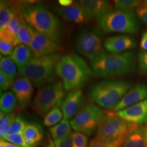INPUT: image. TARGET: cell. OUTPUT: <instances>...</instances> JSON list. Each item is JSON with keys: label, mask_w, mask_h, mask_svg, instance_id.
<instances>
[{"label": "cell", "mask_w": 147, "mask_h": 147, "mask_svg": "<svg viewBox=\"0 0 147 147\" xmlns=\"http://www.w3.org/2000/svg\"><path fill=\"white\" fill-rule=\"evenodd\" d=\"M94 74L83 58L76 54L61 57L56 66V74L61 79L65 91H71L84 87Z\"/></svg>", "instance_id": "1"}, {"label": "cell", "mask_w": 147, "mask_h": 147, "mask_svg": "<svg viewBox=\"0 0 147 147\" xmlns=\"http://www.w3.org/2000/svg\"><path fill=\"white\" fill-rule=\"evenodd\" d=\"M91 68L96 76L117 77L133 74L136 70V54L133 51L112 54L105 52L91 61Z\"/></svg>", "instance_id": "2"}, {"label": "cell", "mask_w": 147, "mask_h": 147, "mask_svg": "<svg viewBox=\"0 0 147 147\" xmlns=\"http://www.w3.org/2000/svg\"><path fill=\"white\" fill-rule=\"evenodd\" d=\"M21 11L23 18L32 29L60 43L62 38L61 24L57 16L45 5L38 3L28 5Z\"/></svg>", "instance_id": "3"}, {"label": "cell", "mask_w": 147, "mask_h": 147, "mask_svg": "<svg viewBox=\"0 0 147 147\" xmlns=\"http://www.w3.org/2000/svg\"><path fill=\"white\" fill-rule=\"evenodd\" d=\"M132 87L131 82L125 80H102L92 84L87 95L99 106L113 110Z\"/></svg>", "instance_id": "4"}, {"label": "cell", "mask_w": 147, "mask_h": 147, "mask_svg": "<svg viewBox=\"0 0 147 147\" xmlns=\"http://www.w3.org/2000/svg\"><path fill=\"white\" fill-rule=\"evenodd\" d=\"M60 58L57 54L34 57L20 74L29 79L37 88H42L55 82L56 66Z\"/></svg>", "instance_id": "5"}, {"label": "cell", "mask_w": 147, "mask_h": 147, "mask_svg": "<svg viewBox=\"0 0 147 147\" xmlns=\"http://www.w3.org/2000/svg\"><path fill=\"white\" fill-rule=\"evenodd\" d=\"M100 29L105 33L136 34L140 24L136 14L131 12L113 10L97 20Z\"/></svg>", "instance_id": "6"}, {"label": "cell", "mask_w": 147, "mask_h": 147, "mask_svg": "<svg viewBox=\"0 0 147 147\" xmlns=\"http://www.w3.org/2000/svg\"><path fill=\"white\" fill-rule=\"evenodd\" d=\"M138 125L123 120L115 112L108 113L97 129L96 138L103 142H113L125 139Z\"/></svg>", "instance_id": "7"}, {"label": "cell", "mask_w": 147, "mask_h": 147, "mask_svg": "<svg viewBox=\"0 0 147 147\" xmlns=\"http://www.w3.org/2000/svg\"><path fill=\"white\" fill-rule=\"evenodd\" d=\"M65 98L63 83L55 82L38 90L33 100V108L40 115L46 116L51 110L61 106Z\"/></svg>", "instance_id": "8"}, {"label": "cell", "mask_w": 147, "mask_h": 147, "mask_svg": "<svg viewBox=\"0 0 147 147\" xmlns=\"http://www.w3.org/2000/svg\"><path fill=\"white\" fill-rule=\"evenodd\" d=\"M107 113L99 106L93 104H86L71 119V127L75 131L91 136L97 131L100 123Z\"/></svg>", "instance_id": "9"}, {"label": "cell", "mask_w": 147, "mask_h": 147, "mask_svg": "<svg viewBox=\"0 0 147 147\" xmlns=\"http://www.w3.org/2000/svg\"><path fill=\"white\" fill-rule=\"evenodd\" d=\"M75 48L77 52L91 61L106 52L101 33L95 29H83L79 32Z\"/></svg>", "instance_id": "10"}, {"label": "cell", "mask_w": 147, "mask_h": 147, "mask_svg": "<svg viewBox=\"0 0 147 147\" xmlns=\"http://www.w3.org/2000/svg\"><path fill=\"white\" fill-rule=\"evenodd\" d=\"M32 41L30 47L34 57L55 54L61 50L60 44L32 29Z\"/></svg>", "instance_id": "11"}, {"label": "cell", "mask_w": 147, "mask_h": 147, "mask_svg": "<svg viewBox=\"0 0 147 147\" xmlns=\"http://www.w3.org/2000/svg\"><path fill=\"white\" fill-rule=\"evenodd\" d=\"M116 114L130 123L142 126L147 123V100L117 112Z\"/></svg>", "instance_id": "12"}, {"label": "cell", "mask_w": 147, "mask_h": 147, "mask_svg": "<svg viewBox=\"0 0 147 147\" xmlns=\"http://www.w3.org/2000/svg\"><path fill=\"white\" fill-rule=\"evenodd\" d=\"M104 48L112 54H120L135 49L136 42L133 37L121 34L108 38L104 42Z\"/></svg>", "instance_id": "13"}, {"label": "cell", "mask_w": 147, "mask_h": 147, "mask_svg": "<svg viewBox=\"0 0 147 147\" xmlns=\"http://www.w3.org/2000/svg\"><path fill=\"white\" fill-rule=\"evenodd\" d=\"M11 89L20 107L23 109L27 108L34 92L33 82L26 77L23 76L15 80Z\"/></svg>", "instance_id": "14"}, {"label": "cell", "mask_w": 147, "mask_h": 147, "mask_svg": "<svg viewBox=\"0 0 147 147\" xmlns=\"http://www.w3.org/2000/svg\"><path fill=\"white\" fill-rule=\"evenodd\" d=\"M54 10L58 15L65 21L76 23H87L89 19L80 1H74L68 7L56 5Z\"/></svg>", "instance_id": "15"}, {"label": "cell", "mask_w": 147, "mask_h": 147, "mask_svg": "<svg viewBox=\"0 0 147 147\" xmlns=\"http://www.w3.org/2000/svg\"><path fill=\"white\" fill-rule=\"evenodd\" d=\"M147 100V84L142 83L134 86L125 95L122 100L113 109V111H120L127 108Z\"/></svg>", "instance_id": "16"}, {"label": "cell", "mask_w": 147, "mask_h": 147, "mask_svg": "<svg viewBox=\"0 0 147 147\" xmlns=\"http://www.w3.org/2000/svg\"><path fill=\"white\" fill-rule=\"evenodd\" d=\"M80 2L89 21L91 19L97 21L113 10L110 3L106 0H81Z\"/></svg>", "instance_id": "17"}, {"label": "cell", "mask_w": 147, "mask_h": 147, "mask_svg": "<svg viewBox=\"0 0 147 147\" xmlns=\"http://www.w3.org/2000/svg\"><path fill=\"white\" fill-rule=\"evenodd\" d=\"M82 98V91L81 89L73 90L69 92L61 105L63 119L68 121L76 115L80 107Z\"/></svg>", "instance_id": "18"}, {"label": "cell", "mask_w": 147, "mask_h": 147, "mask_svg": "<svg viewBox=\"0 0 147 147\" xmlns=\"http://www.w3.org/2000/svg\"><path fill=\"white\" fill-rule=\"evenodd\" d=\"M34 57V53L30 47L24 45H18L14 47L10 57L15 63L19 73H21Z\"/></svg>", "instance_id": "19"}, {"label": "cell", "mask_w": 147, "mask_h": 147, "mask_svg": "<svg viewBox=\"0 0 147 147\" xmlns=\"http://www.w3.org/2000/svg\"><path fill=\"white\" fill-rule=\"evenodd\" d=\"M146 127L138 126L126 137L121 147H146Z\"/></svg>", "instance_id": "20"}, {"label": "cell", "mask_w": 147, "mask_h": 147, "mask_svg": "<svg viewBox=\"0 0 147 147\" xmlns=\"http://www.w3.org/2000/svg\"><path fill=\"white\" fill-rule=\"evenodd\" d=\"M16 38L8 29L0 31V53L1 55L8 57L12 55L16 47Z\"/></svg>", "instance_id": "21"}, {"label": "cell", "mask_w": 147, "mask_h": 147, "mask_svg": "<svg viewBox=\"0 0 147 147\" xmlns=\"http://www.w3.org/2000/svg\"><path fill=\"white\" fill-rule=\"evenodd\" d=\"M22 134L29 147H35L39 144L43 136L41 128L36 124H27Z\"/></svg>", "instance_id": "22"}, {"label": "cell", "mask_w": 147, "mask_h": 147, "mask_svg": "<svg viewBox=\"0 0 147 147\" xmlns=\"http://www.w3.org/2000/svg\"><path fill=\"white\" fill-rule=\"evenodd\" d=\"M16 11L14 6L10 5L8 1H1L0 3V31L6 29L13 16L15 15Z\"/></svg>", "instance_id": "23"}, {"label": "cell", "mask_w": 147, "mask_h": 147, "mask_svg": "<svg viewBox=\"0 0 147 147\" xmlns=\"http://www.w3.org/2000/svg\"><path fill=\"white\" fill-rule=\"evenodd\" d=\"M0 73L12 82L15 81L16 75V66L10 57H0Z\"/></svg>", "instance_id": "24"}, {"label": "cell", "mask_w": 147, "mask_h": 147, "mask_svg": "<svg viewBox=\"0 0 147 147\" xmlns=\"http://www.w3.org/2000/svg\"><path fill=\"white\" fill-rule=\"evenodd\" d=\"M49 132L54 141L63 139L72 133L70 123L65 119H63L56 125L49 128Z\"/></svg>", "instance_id": "25"}, {"label": "cell", "mask_w": 147, "mask_h": 147, "mask_svg": "<svg viewBox=\"0 0 147 147\" xmlns=\"http://www.w3.org/2000/svg\"><path fill=\"white\" fill-rule=\"evenodd\" d=\"M17 104L15 95L12 91H5L1 93L0 109L5 114H12Z\"/></svg>", "instance_id": "26"}, {"label": "cell", "mask_w": 147, "mask_h": 147, "mask_svg": "<svg viewBox=\"0 0 147 147\" xmlns=\"http://www.w3.org/2000/svg\"><path fill=\"white\" fill-rule=\"evenodd\" d=\"M32 28L23 18L21 28L18 31L16 39V46L24 45L30 47L32 41Z\"/></svg>", "instance_id": "27"}, {"label": "cell", "mask_w": 147, "mask_h": 147, "mask_svg": "<svg viewBox=\"0 0 147 147\" xmlns=\"http://www.w3.org/2000/svg\"><path fill=\"white\" fill-rule=\"evenodd\" d=\"M13 114H5L1 111L0 113V136L1 140H5L9 135L10 129L12 121L14 119Z\"/></svg>", "instance_id": "28"}, {"label": "cell", "mask_w": 147, "mask_h": 147, "mask_svg": "<svg viewBox=\"0 0 147 147\" xmlns=\"http://www.w3.org/2000/svg\"><path fill=\"white\" fill-rule=\"evenodd\" d=\"M142 3L138 0H116L114 1V7L116 10L134 12Z\"/></svg>", "instance_id": "29"}, {"label": "cell", "mask_w": 147, "mask_h": 147, "mask_svg": "<svg viewBox=\"0 0 147 147\" xmlns=\"http://www.w3.org/2000/svg\"><path fill=\"white\" fill-rule=\"evenodd\" d=\"M63 117V112L59 108H55L51 110L49 113L45 117L44 119V124L48 127L56 125L57 123H60Z\"/></svg>", "instance_id": "30"}, {"label": "cell", "mask_w": 147, "mask_h": 147, "mask_svg": "<svg viewBox=\"0 0 147 147\" xmlns=\"http://www.w3.org/2000/svg\"><path fill=\"white\" fill-rule=\"evenodd\" d=\"M23 20V16L22 15L21 11H16L15 15L11 19L10 23H8L7 29L16 38L17 34L21 28L22 22Z\"/></svg>", "instance_id": "31"}, {"label": "cell", "mask_w": 147, "mask_h": 147, "mask_svg": "<svg viewBox=\"0 0 147 147\" xmlns=\"http://www.w3.org/2000/svg\"><path fill=\"white\" fill-rule=\"evenodd\" d=\"M27 125V124L25 121L21 117H14L12 123H11L9 134H23L24 129Z\"/></svg>", "instance_id": "32"}, {"label": "cell", "mask_w": 147, "mask_h": 147, "mask_svg": "<svg viewBox=\"0 0 147 147\" xmlns=\"http://www.w3.org/2000/svg\"><path fill=\"white\" fill-rule=\"evenodd\" d=\"M125 140V139H121L113 142H103L95 138L90 142L89 147H121Z\"/></svg>", "instance_id": "33"}, {"label": "cell", "mask_w": 147, "mask_h": 147, "mask_svg": "<svg viewBox=\"0 0 147 147\" xmlns=\"http://www.w3.org/2000/svg\"><path fill=\"white\" fill-rule=\"evenodd\" d=\"M73 147H87V137L78 131L72 133Z\"/></svg>", "instance_id": "34"}, {"label": "cell", "mask_w": 147, "mask_h": 147, "mask_svg": "<svg viewBox=\"0 0 147 147\" xmlns=\"http://www.w3.org/2000/svg\"><path fill=\"white\" fill-rule=\"evenodd\" d=\"M5 140L21 147H29L26 142H25L22 134H9L6 138H5Z\"/></svg>", "instance_id": "35"}, {"label": "cell", "mask_w": 147, "mask_h": 147, "mask_svg": "<svg viewBox=\"0 0 147 147\" xmlns=\"http://www.w3.org/2000/svg\"><path fill=\"white\" fill-rule=\"evenodd\" d=\"M72 133L63 139L54 141L56 147H73Z\"/></svg>", "instance_id": "36"}, {"label": "cell", "mask_w": 147, "mask_h": 147, "mask_svg": "<svg viewBox=\"0 0 147 147\" xmlns=\"http://www.w3.org/2000/svg\"><path fill=\"white\" fill-rule=\"evenodd\" d=\"M138 61L141 70L147 74V51H141L138 55Z\"/></svg>", "instance_id": "37"}, {"label": "cell", "mask_w": 147, "mask_h": 147, "mask_svg": "<svg viewBox=\"0 0 147 147\" xmlns=\"http://www.w3.org/2000/svg\"><path fill=\"white\" fill-rule=\"evenodd\" d=\"M136 14L144 23L147 24V7L144 5V1L137 8Z\"/></svg>", "instance_id": "38"}, {"label": "cell", "mask_w": 147, "mask_h": 147, "mask_svg": "<svg viewBox=\"0 0 147 147\" xmlns=\"http://www.w3.org/2000/svg\"><path fill=\"white\" fill-rule=\"evenodd\" d=\"M14 82H12L3 74L0 73V87L1 91H6L12 87Z\"/></svg>", "instance_id": "39"}, {"label": "cell", "mask_w": 147, "mask_h": 147, "mask_svg": "<svg viewBox=\"0 0 147 147\" xmlns=\"http://www.w3.org/2000/svg\"><path fill=\"white\" fill-rule=\"evenodd\" d=\"M140 46L141 49L143 51H147V31L142 34V37H141Z\"/></svg>", "instance_id": "40"}, {"label": "cell", "mask_w": 147, "mask_h": 147, "mask_svg": "<svg viewBox=\"0 0 147 147\" xmlns=\"http://www.w3.org/2000/svg\"><path fill=\"white\" fill-rule=\"evenodd\" d=\"M74 3L72 0H59L58 1L59 5L62 7H68Z\"/></svg>", "instance_id": "41"}, {"label": "cell", "mask_w": 147, "mask_h": 147, "mask_svg": "<svg viewBox=\"0 0 147 147\" xmlns=\"http://www.w3.org/2000/svg\"><path fill=\"white\" fill-rule=\"evenodd\" d=\"M46 147H56L55 144V142H53L52 141V139L49 138V143H48L47 146Z\"/></svg>", "instance_id": "42"}, {"label": "cell", "mask_w": 147, "mask_h": 147, "mask_svg": "<svg viewBox=\"0 0 147 147\" xmlns=\"http://www.w3.org/2000/svg\"><path fill=\"white\" fill-rule=\"evenodd\" d=\"M6 147H21V146H17V145L12 144V143L6 142Z\"/></svg>", "instance_id": "43"}, {"label": "cell", "mask_w": 147, "mask_h": 147, "mask_svg": "<svg viewBox=\"0 0 147 147\" xmlns=\"http://www.w3.org/2000/svg\"><path fill=\"white\" fill-rule=\"evenodd\" d=\"M0 147H6V142L3 140H1L0 142Z\"/></svg>", "instance_id": "44"}, {"label": "cell", "mask_w": 147, "mask_h": 147, "mask_svg": "<svg viewBox=\"0 0 147 147\" xmlns=\"http://www.w3.org/2000/svg\"><path fill=\"white\" fill-rule=\"evenodd\" d=\"M145 136H146V147H147V126L146 127V131H145Z\"/></svg>", "instance_id": "45"}, {"label": "cell", "mask_w": 147, "mask_h": 147, "mask_svg": "<svg viewBox=\"0 0 147 147\" xmlns=\"http://www.w3.org/2000/svg\"><path fill=\"white\" fill-rule=\"evenodd\" d=\"M144 5L147 7V0H146V1H144Z\"/></svg>", "instance_id": "46"}]
</instances>
